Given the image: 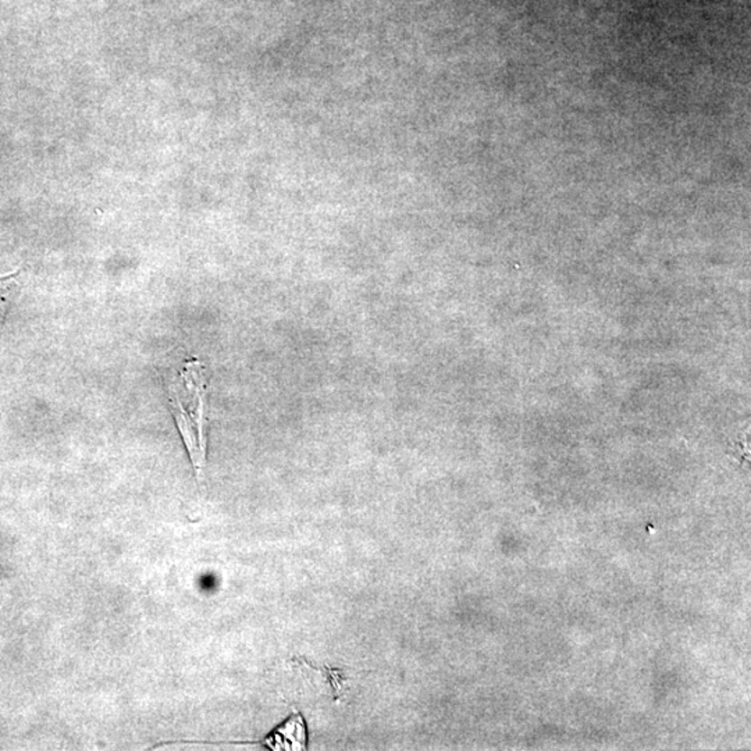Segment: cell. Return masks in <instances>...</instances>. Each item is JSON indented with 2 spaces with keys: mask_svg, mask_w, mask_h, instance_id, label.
<instances>
[{
  "mask_svg": "<svg viewBox=\"0 0 751 751\" xmlns=\"http://www.w3.org/2000/svg\"><path fill=\"white\" fill-rule=\"evenodd\" d=\"M262 743L263 746L274 751L305 750L307 748V724H305L304 717L298 712H294Z\"/></svg>",
  "mask_w": 751,
  "mask_h": 751,
  "instance_id": "cell-2",
  "label": "cell"
},
{
  "mask_svg": "<svg viewBox=\"0 0 751 751\" xmlns=\"http://www.w3.org/2000/svg\"><path fill=\"white\" fill-rule=\"evenodd\" d=\"M19 276L20 270L14 271L9 276L0 277V332L4 327L5 320H6L10 305H12L14 297L19 294Z\"/></svg>",
  "mask_w": 751,
  "mask_h": 751,
  "instance_id": "cell-3",
  "label": "cell"
},
{
  "mask_svg": "<svg viewBox=\"0 0 751 751\" xmlns=\"http://www.w3.org/2000/svg\"><path fill=\"white\" fill-rule=\"evenodd\" d=\"M171 414L176 419L192 465L201 472L206 465V371L198 359H192L169 389Z\"/></svg>",
  "mask_w": 751,
  "mask_h": 751,
  "instance_id": "cell-1",
  "label": "cell"
}]
</instances>
